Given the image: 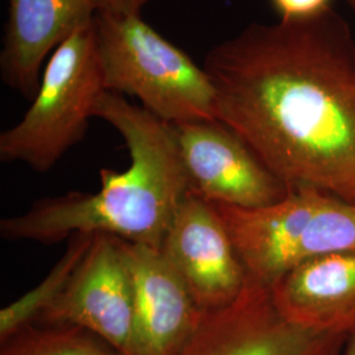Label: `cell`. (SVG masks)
I'll list each match as a JSON object with an SVG mask.
<instances>
[{
	"label": "cell",
	"instance_id": "1",
	"mask_svg": "<svg viewBox=\"0 0 355 355\" xmlns=\"http://www.w3.org/2000/svg\"><path fill=\"white\" fill-rule=\"evenodd\" d=\"M216 120L290 189L355 203V37L333 7L252 23L209 49Z\"/></svg>",
	"mask_w": 355,
	"mask_h": 355
},
{
	"label": "cell",
	"instance_id": "2",
	"mask_svg": "<svg viewBox=\"0 0 355 355\" xmlns=\"http://www.w3.org/2000/svg\"><path fill=\"white\" fill-rule=\"evenodd\" d=\"M94 116L125 141L130 157L127 170L102 168L98 192L46 198L21 215L3 218V239L53 245L74 234H110L161 249L189 193L175 127L112 91L103 94Z\"/></svg>",
	"mask_w": 355,
	"mask_h": 355
},
{
	"label": "cell",
	"instance_id": "3",
	"mask_svg": "<svg viewBox=\"0 0 355 355\" xmlns=\"http://www.w3.org/2000/svg\"><path fill=\"white\" fill-rule=\"evenodd\" d=\"M95 46L107 91L137 98L173 125L216 120V91L204 67L141 15L96 13Z\"/></svg>",
	"mask_w": 355,
	"mask_h": 355
},
{
	"label": "cell",
	"instance_id": "4",
	"mask_svg": "<svg viewBox=\"0 0 355 355\" xmlns=\"http://www.w3.org/2000/svg\"><path fill=\"white\" fill-rule=\"evenodd\" d=\"M248 280L271 287L302 263L355 249V203L315 189H296L278 203L243 209L215 204Z\"/></svg>",
	"mask_w": 355,
	"mask_h": 355
},
{
	"label": "cell",
	"instance_id": "5",
	"mask_svg": "<svg viewBox=\"0 0 355 355\" xmlns=\"http://www.w3.org/2000/svg\"><path fill=\"white\" fill-rule=\"evenodd\" d=\"M105 91L92 23L51 53L29 110L0 135V159L51 171L83 140Z\"/></svg>",
	"mask_w": 355,
	"mask_h": 355
},
{
	"label": "cell",
	"instance_id": "6",
	"mask_svg": "<svg viewBox=\"0 0 355 355\" xmlns=\"http://www.w3.org/2000/svg\"><path fill=\"white\" fill-rule=\"evenodd\" d=\"M347 338L288 321L270 288L248 280L234 303L204 315L179 355H343Z\"/></svg>",
	"mask_w": 355,
	"mask_h": 355
},
{
	"label": "cell",
	"instance_id": "7",
	"mask_svg": "<svg viewBox=\"0 0 355 355\" xmlns=\"http://www.w3.org/2000/svg\"><path fill=\"white\" fill-rule=\"evenodd\" d=\"M37 324L76 327L133 355L135 284L123 241L95 234L70 283Z\"/></svg>",
	"mask_w": 355,
	"mask_h": 355
},
{
	"label": "cell",
	"instance_id": "8",
	"mask_svg": "<svg viewBox=\"0 0 355 355\" xmlns=\"http://www.w3.org/2000/svg\"><path fill=\"white\" fill-rule=\"evenodd\" d=\"M189 192L212 204L243 209L283 200L290 189L252 148L218 120L174 125Z\"/></svg>",
	"mask_w": 355,
	"mask_h": 355
},
{
	"label": "cell",
	"instance_id": "9",
	"mask_svg": "<svg viewBox=\"0 0 355 355\" xmlns=\"http://www.w3.org/2000/svg\"><path fill=\"white\" fill-rule=\"evenodd\" d=\"M195 303L211 313L234 303L248 274L215 204L189 192L159 249Z\"/></svg>",
	"mask_w": 355,
	"mask_h": 355
},
{
	"label": "cell",
	"instance_id": "10",
	"mask_svg": "<svg viewBox=\"0 0 355 355\" xmlns=\"http://www.w3.org/2000/svg\"><path fill=\"white\" fill-rule=\"evenodd\" d=\"M123 246L135 284L133 355L180 354L205 313L159 249Z\"/></svg>",
	"mask_w": 355,
	"mask_h": 355
},
{
	"label": "cell",
	"instance_id": "11",
	"mask_svg": "<svg viewBox=\"0 0 355 355\" xmlns=\"http://www.w3.org/2000/svg\"><path fill=\"white\" fill-rule=\"evenodd\" d=\"M95 15L89 0H8L0 51L4 85L33 101L48 55L91 26Z\"/></svg>",
	"mask_w": 355,
	"mask_h": 355
},
{
	"label": "cell",
	"instance_id": "12",
	"mask_svg": "<svg viewBox=\"0 0 355 355\" xmlns=\"http://www.w3.org/2000/svg\"><path fill=\"white\" fill-rule=\"evenodd\" d=\"M270 291L280 315L293 324L350 336L355 331V249L309 259Z\"/></svg>",
	"mask_w": 355,
	"mask_h": 355
},
{
	"label": "cell",
	"instance_id": "13",
	"mask_svg": "<svg viewBox=\"0 0 355 355\" xmlns=\"http://www.w3.org/2000/svg\"><path fill=\"white\" fill-rule=\"evenodd\" d=\"M95 234H74L49 274L35 288L26 292L0 311V343H6L19 331L35 325L44 313L64 293L76 267L89 252Z\"/></svg>",
	"mask_w": 355,
	"mask_h": 355
},
{
	"label": "cell",
	"instance_id": "14",
	"mask_svg": "<svg viewBox=\"0 0 355 355\" xmlns=\"http://www.w3.org/2000/svg\"><path fill=\"white\" fill-rule=\"evenodd\" d=\"M0 355L121 354L87 330L35 324L1 343Z\"/></svg>",
	"mask_w": 355,
	"mask_h": 355
},
{
	"label": "cell",
	"instance_id": "15",
	"mask_svg": "<svg viewBox=\"0 0 355 355\" xmlns=\"http://www.w3.org/2000/svg\"><path fill=\"white\" fill-rule=\"evenodd\" d=\"M280 20H302L331 8V0H270Z\"/></svg>",
	"mask_w": 355,
	"mask_h": 355
},
{
	"label": "cell",
	"instance_id": "16",
	"mask_svg": "<svg viewBox=\"0 0 355 355\" xmlns=\"http://www.w3.org/2000/svg\"><path fill=\"white\" fill-rule=\"evenodd\" d=\"M96 13L141 15L148 0H89Z\"/></svg>",
	"mask_w": 355,
	"mask_h": 355
},
{
	"label": "cell",
	"instance_id": "17",
	"mask_svg": "<svg viewBox=\"0 0 355 355\" xmlns=\"http://www.w3.org/2000/svg\"><path fill=\"white\" fill-rule=\"evenodd\" d=\"M343 355H355V331L349 336Z\"/></svg>",
	"mask_w": 355,
	"mask_h": 355
},
{
	"label": "cell",
	"instance_id": "18",
	"mask_svg": "<svg viewBox=\"0 0 355 355\" xmlns=\"http://www.w3.org/2000/svg\"><path fill=\"white\" fill-rule=\"evenodd\" d=\"M347 1V4L353 8V11H355V0H346Z\"/></svg>",
	"mask_w": 355,
	"mask_h": 355
}]
</instances>
